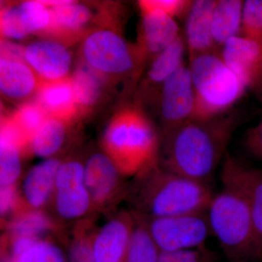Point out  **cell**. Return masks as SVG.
Returning a JSON list of instances; mask_svg holds the SVG:
<instances>
[{"label":"cell","mask_w":262,"mask_h":262,"mask_svg":"<svg viewBox=\"0 0 262 262\" xmlns=\"http://www.w3.org/2000/svg\"><path fill=\"white\" fill-rule=\"evenodd\" d=\"M136 215L145 224L160 251L176 252L203 247L212 234L207 212L160 217Z\"/></svg>","instance_id":"obj_7"},{"label":"cell","mask_w":262,"mask_h":262,"mask_svg":"<svg viewBox=\"0 0 262 262\" xmlns=\"http://www.w3.org/2000/svg\"><path fill=\"white\" fill-rule=\"evenodd\" d=\"M12 237L13 238L10 244L9 256L6 258L9 260H14L19 257L40 239L27 236H15Z\"/></svg>","instance_id":"obj_36"},{"label":"cell","mask_w":262,"mask_h":262,"mask_svg":"<svg viewBox=\"0 0 262 262\" xmlns=\"http://www.w3.org/2000/svg\"><path fill=\"white\" fill-rule=\"evenodd\" d=\"M3 262H66L64 253L57 245L39 239L26 252L14 260L5 258Z\"/></svg>","instance_id":"obj_30"},{"label":"cell","mask_w":262,"mask_h":262,"mask_svg":"<svg viewBox=\"0 0 262 262\" xmlns=\"http://www.w3.org/2000/svg\"><path fill=\"white\" fill-rule=\"evenodd\" d=\"M82 62L106 78H129L140 75L146 57L137 45L118 33L100 29L90 33L81 48Z\"/></svg>","instance_id":"obj_6"},{"label":"cell","mask_w":262,"mask_h":262,"mask_svg":"<svg viewBox=\"0 0 262 262\" xmlns=\"http://www.w3.org/2000/svg\"><path fill=\"white\" fill-rule=\"evenodd\" d=\"M221 56L246 88L259 83L262 78V40L244 36L230 38L222 47Z\"/></svg>","instance_id":"obj_14"},{"label":"cell","mask_w":262,"mask_h":262,"mask_svg":"<svg viewBox=\"0 0 262 262\" xmlns=\"http://www.w3.org/2000/svg\"><path fill=\"white\" fill-rule=\"evenodd\" d=\"M244 37L262 40V0H246L243 8Z\"/></svg>","instance_id":"obj_31"},{"label":"cell","mask_w":262,"mask_h":262,"mask_svg":"<svg viewBox=\"0 0 262 262\" xmlns=\"http://www.w3.org/2000/svg\"><path fill=\"white\" fill-rule=\"evenodd\" d=\"M122 174L111 158L104 152H96L89 157L84 165V184L93 205H107L114 196L122 192Z\"/></svg>","instance_id":"obj_15"},{"label":"cell","mask_w":262,"mask_h":262,"mask_svg":"<svg viewBox=\"0 0 262 262\" xmlns=\"http://www.w3.org/2000/svg\"><path fill=\"white\" fill-rule=\"evenodd\" d=\"M94 234L84 229L79 230L69 250L67 262H95L93 253Z\"/></svg>","instance_id":"obj_32"},{"label":"cell","mask_w":262,"mask_h":262,"mask_svg":"<svg viewBox=\"0 0 262 262\" xmlns=\"http://www.w3.org/2000/svg\"><path fill=\"white\" fill-rule=\"evenodd\" d=\"M19 206V196L15 185L1 187L0 210L2 216H8L15 213Z\"/></svg>","instance_id":"obj_35"},{"label":"cell","mask_w":262,"mask_h":262,"mask_svg":"<svg viewBox=\"0 0 262 262\" xmlns=\"http://www.w3.org/2000/svg\"><path fill=\"white\" fill-rule=\"evenodd\" d=\"M67 122L48 116L29 144L32 155L45 160L51 158L61 149L67 137Z\"/></svg>","instance_id":"obj_26"},{"label":"cell","mask_w":262,"mask_h":262,"mask_svg":"<svg viewBox=\"0 0 262 262\" xmlns=\"http://www.w3.org/2000/svg\"><path fill=\"white\" fill-rule=\"evenodd\" d=\"M9 116L15 127L28 141L29 146L33 136L42 126L48 115L35 100L21 103Z\"/></svg>","instance_id":"obj_28"},{"label":"cell","mask_w":262,"mask_h":262,"mask_svg":"<svg viewBox=\"0 0 262 262\" xmlns=\"http://www.w3.org/2000/svg\"><path fill=\"white\" fill-rule=\"evenodd\" d=\"M49 9L51 24L44 34L62 43L80 37L92 18L89 7L74 1Z\"/></svg>","instance_id":"obj_20"},{"label":"cell","mask_w":262,"mask_h":262,"mask_svg":"<svg viewBox=\"0 0 262 262\" xmlns=\"http://www.w3.org/2000/svg\"><path fill=\"white\" fill-rule=\"evenodd\" d=\"M185 42L182 34L152 58L140 85L139 102H155L160 89L183 63Z\"/></svg>","instance_id":"obj_17"},{"label":"cell","mask_w":262,"mask_h":262,"mask_svg":"<svg viewBox=\"0 0 262 262\" xmlns=\"http://www.w3.org/2000/svg\"><path fill=\"white\" fill-rule=\"evenodd\" d=\"M215 0L193 1L187 15L186 40L189 53V59L193 57L216 51L211 23Z\"/></svg>","instance_id":"obj_19"},{"label":"cell","mask_w":262,"mask_h":262,"mask_svg":"<svg viewBox=\"0 0 262 262\" xmlns=\"http://www.w3.org/2000/svg\"><path fill=\"white\" fill-rule=\"evenodd\" d=\"M245 144L248 149L262 161V122L248 131Z\"/></svg>","instance_id":"obj_37"},{"label":"cell","mask_w":262,"mask_h":262,"mask_svg":"<svg viewBox=\"0 0 262 262\" xmlns=\"http://www.w3.org/2000/svg\"><path fill=\"white\" fill-rule=\"evenodd\" d=\"M25 142L13 124L3 119L0 138V184L15 185L21 173V153L25 151Z\"/></svg>","instance_id":"obj_23"},{"label":"cell","mask_w":262,"mask_h":262,"mask_svg":"<svg viewBox=\"0 0 262 262\" xmlns=\"http://www.w3.org/2000/svg\"><path fill=\"white\" fill-rule=\"evenodd\" d=\"M214 254L204 246L176 252L160 251L158 262H214Z\"/></svg>","instance_id":"obj_33"},{"label":"cell","mask_w":262,"mask_h":262,"mask_svg":"<svg viewBox=\"0 0 262 262\" xmlns=\"http://www.w3.org/2000/svg\"><path fill=\"white\" fill-rule=\"evenodd\" d=\"M61 163L56 158H48L33 166L26 175L22 192L26 203L32 209L42 208L53 196Z\"/></svg>","instance_id":"obj_21"},{"label":"cell","mask_w":262,"mask_h":262,"mask_svg":"<svg viewBox=\"0 0 262 262\" xmlns=\"http://www.w3.org/2000/svg\"><path fill=\"white\" fill-rule=\"evenodd\" d=\"M24 61L42 82H55L70 77L72 56L65 44L46 38L24 47Z\"/></svg>","instance_id":"obj_11"},{"label":"cell","mask_w":262,"mask_h":262,"mask_svg":"<svg viewBox=\"0 0 262 262\" xmlns=\"http://www.w3.org/2000/svg\"><path fill=\"white\" fill-rule=\"evenodd\" d=\"M261 83H262V78H261V81H260L259 83H258V85H259V84H261Z\"/></svg>","instance_id":"obj_40"},{"label":"cell","mask_w":262,"mask_h":262,"mask_svg":"<svg viewBox=\"0 0 262 262\" xmlns=\"http://www.w3.org/2000/svg\"><path fill=\"white\" fill-rule=\"evenodd\" d=\"M134 225V214L124 213L98 229L93 237L95 262H127Z\"/></svg>","instance_id":"obj_13"},{"label":"cell","mask_w":262,"mask_h":262,"mask_svg":"<svg viewBox=\"0 0 262 262\" xmlns=\"http://www.w3.org/2000/svg\"><path fill=\"white\" fill-rule=\"evenodd\" d=\"M134 177L125 195L143 216L207 212L214 195L208 184L170 171L158 160Z\"/></svg>","instance_id":"obj_2"},{"label":"cell","mask_w":262,"mask_h":262,"mask_svg":"<svg viewBox=\"0 0 262 262\" xmlns=\"http://www.w3.org/2000/svg\"><path fill=\"white\" fill-rule=\"evenodd\" d=\"M70 78L79 111L92 108L101 99L108 79L82 61Z\"/></svg>","instance_id":"obj_25"},{"label":"cell","mask_w":262,"mask_h":262,"mask_svg":"<svg viewBox=\"0 0 262 262\" xmlns=\"http://www.w3.org/2000/svg\"><path fill=\"white\" fill-rule=\"evenodd\" d=\"M36 101L48 116L70 121L79 113V108L70 77L55 82H42Z\"/></svg>","instance_id":"obj_22"},{"label":"cell","mask_w":262,"mask_h":262,"mask_svg":"<svg viewBox=\"0 0 262 262\" xmlns=\"http://www.w3.org/2000/svg\"><path fill=\"white\" fill-rule=\"evenodd\" d=\"M135 217L127 262H158L160 251L140 217Z\"/></svg>","instance_id":"obj_27"},{"label":"cell","mask_w":262,"mask_h":262,"mask_svg":"<svg viewBox=\"0 0 262 262\" xmlns=\"http://www.w3.org/2000/svg\"><path fill=\"white\" fill-rule=\"evenodd\" d=\"M50 219L38 210L17 213L8 224V231L12 237L27 236L37 237L51 229Z\"/></svg>","instance_id":"obj_29"},{"label":"cell","mask_w":262,"mask_h":262,"mask_svg":"<svg viewBox=\"0 0 262 262\" xmlns=\"http://www.w3.org/2000/svg\"><path fill=\"white\" fill-rule=\"evenodd\" d=\"M223 187L237 192L248 203L254 228L255 251L262 255V171L226 154L221 171Z\"/></svg>","instance_id":"obj_8"},{"label":"cell","mask_w":262,"mask_h":262,"mask_svg":"<svg viewBox=\"0 0 262 262\" xmlns=\"http://www.w3.org/2000/svg\"><path fill=\"white\" fill-rule=\"evenodd\" d=\"M45 5L48 7V8H53V7L61 6L69 4L72 3V1H69V0H48V1H41Z\"/></svg>","instance_id":"obj_39"},{"label":"cell","mask_w":262,"mask_h":262,"mask_svg":"<svg viewBox=\"0 0 262 262\" xmlns=\"http://www.w3.org/2000/svg\"><path fill=\"white\" fill-rule=\"evenodd\" d=\"M41 82L25 61L0 58V91L6 99L27 102L37 96Z\"/></svg>","instance_id":"obj_18"},{"label":"cell","mask_w":262,"mask_h":262,"mask_svg":"<svg viewBox=\"0 0 262 262\" xmlns=\"http://www.w3.org/2000/svg\"><path fill=\"white\" fill-rule=\"evenodd\" d=\"M155 103L163 131L194 117L196 96L189 68L182 65L164 82Z\"/></svg>","instance_id":"obj_9"},{"label":"cell","mask_w":262,"mask_h":262,"mask_svg":"<svg viewBox=\"0 0 262 262\" xmlns=\"http://www.w3.org/2000/svg\"><path fill=\"white\" fill-rule=\"evenodd\" d=\"M141 13L137 46L146 60L152 59L181 35L175 19L163 10L139 4Z\"/></svg>","instance_id":"obj_16"},{"label":"cell","mask_w":262,"mask_h":262,"mask_svg":"<svg viewBox=\"0 0 262 262\" xmlns=\"http://www.w3.org/2000/svg\"><path fill=\"white\" fill-rule=\"evenodd\" d=\"M238 113L229 110L211 118H192L162 133L158 162L163 168L208 184L225 158Z\"/></svg>","instance_id":"obj_1"},{"label":"cell","mask_w":262,"mask_h":262,"mask_svg":"<svg viewBox=\"0 0 262 262\" xmlns=\"http://www.w3.org/2000/svg\"><path fill=\"white\" fill-rule=\"evenodd\" d=\"M241 0H219L213 10L211 31L215 47H223L230 38L238 36L242 28L243 8Z\"/></svg>","instance_id":"obj_24"},{"label":"cell","mask_w":262,"mask_h":262,"mask_svg":"<svg viewBox=\"0 0 262 262\" xmlns=\"http://www.w3.org/2000/svg\"><path fill=\"white\" fill-rule=\"evenodd\" d=\"M57 213L64 220L80 218L92 206L84 184V165L77 160L63 162L57 172L54 194Z\"/></svg>","instance_id":"obj_10"},{"label":"cell","mask_w":262,"mask_h":262,"mask_svg":"<svg viewBox=\"0 0 262 262\" xmlns=\"http://www.w3.org/2000/svg\"><path fill=\"white\" fill-rule=\"evenodd\" d=\"M211 232L230 262H247L256 256L252 215L246 201L223 187L208 207Z\"/></svg>","instance_id":"obj_5"},{"label":"cell","mask_w":262,"mask_h":262,"mask_svg":"<svg viewBox=\"0 0 262 262\" xmlns=\"http://www.w3.org/2000/svg\"><path fill=\"white\" fill-rule=\"evenodd\" d=\"M51 24L49 8L41 1H25L2 8L0 29L3 39H22L47 31Z\"/></svg>","instance_id":"obj_12"},{"label":"cell","mask_w":262,"mask_h":262,"mask_svg":"<svg viewBox=\"0 0 262 262\" xmlns=\"http://www.w3.org/2000/svg\"><path fill=\"white\" fill-rule=\"evenodd\" d=\"M193 1L187 0H141L139 4L163 10L167 14L175 18L187 15Z\"/></svg>","instance_id":"obj_34"},{"label":"cell","mask_w":262,"mask_h":262,"mask_svg":"<svg viewBox=\"0 0 262 262\" xmlns=\"http://www.w3.org/2000/svg\"><path fill=\"white\" fill-rule=\"evenodd\" d=\"M161 137L140 105L114 115L103 132V152L122 176L136 177L158 160Z\"/></svg>","instance_id":"obj_3"},{"label":"cell","mask_w":262,"mask_h":262,"mask_svg":"<svg viewBox=\"0 0 262 262\" xmlns=\"http://www.w3.org/2000/svg\"><path fill=\"white\" fill-rule=\"evenodd\" d=\"M1 58L24 61V47L9 42L7 39H2Z\"/></svg>","instance_id":"obj_38"},{"label":"cell","mask_w":262,"mask_h":262,"mask_svg":"<svg viewBox=\"0 0 262 262\" xmlns=\"http://www.w3.org/2000/svg\"><path fill=\"white\" fill-rule=\"evenodd\" d=\"M189 60L196 96L193 118H211L229 112L246 91L242 81L217 51L203 53Z\"/></svg>","instance_id":"obj_4"}]
</instances>
